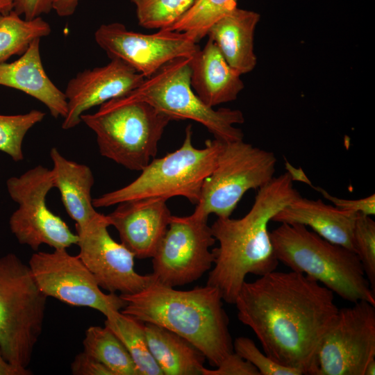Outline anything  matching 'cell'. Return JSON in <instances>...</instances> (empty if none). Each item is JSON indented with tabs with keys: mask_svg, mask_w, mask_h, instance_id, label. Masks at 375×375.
Segmentation results:
<instances>
[{
	"mask_svg": "<svg viewBox=\"0 0 375 375\" xmlns=\"http://www.w3.org/2000/svg\"><path fill=\"white\" fill-rule=\"evenodd\" d=\"M190 58L172 60L120 98L126 101H145L172 120L195 121L223 142L243 140V132L234 126L244 122L242 111L228 108L215 110L206 106L193 91Z\"/></svg>",
	"mask_w": 375,
	"mask_h": 375,
	"instance_id": "cell-8",
	"label": "cell"
},
{
	"mask_svg": "<svg viewBox=\"0 0 375 375\" xmlns=\"http://www.w3.org/2000/svg\"><path fill=\"white\" fill-rule=\"evenodd\" d=\"M12 10V0H0V13H7Z\"/></svg>",
	"mask_w": 375,
	"mask_h": 375,
	"instance_id": "cell-39",
	"label": "cell"
},
{
	"mask_svg": "<svg viewBox=\"0 0 375 375\" xmlns=\"http://www.w3.org/2000/svg\"><path fill=\"white\" fill-rule=\"evenodd\" d=\"M6 187L10 198L18 204L9 226L19 244L35 251L41 244L58 249L77 244V234L47 206V196L53 188L51 169L39 165L19 176L9 178Z\"/></svg>",
	"mask_w": 375,
	"mask_h": 375,
	"instance_id": "cell-10",
	"label": "cell"
},
{
	"mask_svg": "<svg viewBox=\"0 0 375 375\" xmlns=\"http://www.w3.org/2000/svg\"><path fill=\"white\" fill-rule=\"evenodd\" d=\"M375 358V305L359 301L339 308L319 342L308 374L364 375Z\"/></svg>",
	"mask_w": 375,
	"mask_h": 375,
	"instance_id": "cell-11",
	"label": "cell"
},
{
	"mask_svg": "<svg viewBox=\"0 0 375 375\" xmlns=\"http://www.w3.org/2000/svg\"><path fill=\"white\" fill-rule=\"evenodd\" d=\"M311 188L319 192L325 199L331 201L336 208L362 213L369 216L375 215V194L359 199H346L331 195L324 189L313 185Z\"/></svg>",
	"mask_w": 375,
	"mask_h": 375,
	"instance_id": "cell-33",
	"label": "cell"
},
{
	"mask_svg": "<svg viewBox=\"0 0 375 375\" xmlns=\"http://www.w3.org/2000/svg\"><path fill=\"white\" fill-rule=\"evenodd\" d=\"M276 162L272 151L243 140L224 142L193 213L206 218L210 214L230 217L248 190L259 189L274 177Z\"/></svg>",
	"mask_w": 375,
	"mask_h": 375,
	"instance_id": "cell-9",
	"label": "cell"
},
{
	"mask_svg": "<svg viewBox=\"0 0 375 375\" xmlns=\"http://www.w3.org/2000/svg\"><path fill=\"white\" fill-rule=\"evenodd\" d=\"M71 369L75 375H114L106 365L85 351L76 356Z\"/></svg>",
	"mask_w": 375,
	"mask_h": 375,
	"instance_id": "cell-34",
	"label": "cell"
},
{
	"mask_svg": "<svg viewBox=\"0 0 375 375\" xmlns=\"http://www.w3.org/2000/svg\"><path fill=\"white\" fill-rule=\"evenodd\" d=\"M260 18L258 12L237 6L214 22L208 31L206 36L240 75L251 72L256 65L253 38Z\"/></svg>",
	"mask_w": 375,
	"mask_h": 375,
	"instance_id": "cell-21",
	"label": "cell"
},
{
	"mask_svg": "<svg viewBox=\"0 0 375 375\" xmlns=\"http://www.w3.org/2000/svg\"><path fill=\"white\" fill-rule=\"evenodd\" d=\"M82 0H54L53 10L57 15L66 17L72 15Z\"/></svg>",
	"mask_w": 375,
	"mask_h": 375,
	"instance_id": "cell-36",
	"label": "cell"
},
{
	"mask_svg": "<svg viewBox=\"0 0 375 375\" xmlns=\"http://www.w3.org/2000/svg\"><path fill=\"white\" fill-rule=\"evenodd\" d=\"M47 297L28 265L15 253L0 257V349L13 366L27 370L42 333Z\"/></svg>",
	"mask_w": 375,
	"mask_h": 375,
	"instance_id": "cell-7",
	"label": "cell"
},
{
	"mask_svg": "<svg viewBox=\"0 0 375 375\" xmlns=\"http://www.w3.org/2000/svg\"><path fill=\"white\" fill-rule=\"evenodd\" d=\"M375 374V358L370 360L367 365L364 375H374Z\"/></svg>",
	"mask_w": 375,
	"mask_h": 375,
	"instance_id": "cell-40",
	"label": "cell"
},
{
	"mask_svg": "<svg viewBox=\"0 0 375 375\" xmlns=\"http://www.w3.org/2000/svg\"><path fill=\"white\" fill-rule=\"evenodd\" d=\"M234 304L238 319L253 331L264 353L302 374H308L339 310L330 290L292 270H274L245 281Z\"/></svg>",
	"mask_w": 375,
	"mask_h": 375,
	"instance_id": "cell-1",
	"label": "cell"
},
{
	"mask_svg": "<svg viewBox=\"0 0 375 375\" xmlns=\"http://www.w3.org/2000/svg\"><path fill=\"white\" fill-rule=\"evenodd\" d=\"M190 85L208 106L234 101L244 89L240 74L226 61L210 38L190 58Z\"/></svg>",
	"mask_w": 375,
	"mask_h": 375,
	"instance_id": "cell-19",
	"label": "cell"
},
{
	"mask_svg": "<svg viewBox=\"0 0 375 375\" xmlns=\"http://www.w3.org/2000/svg\"><path fill=\"white\" fill-rule=\"evenodd\" d=\"M28 266L37 285L47 297L72 306L89 307L105 316L120 311L126 305L120 296L103 293L79 256L70 255L66 249L36 252Z\"/></svg>",
	"mask_w": 375,
	"mask_h": 375,
	"instance_id": "cell-13",
	"label": "cell"
},
{
	"mask_svg": "<svg viewBox=\"0 0 375 375\" xmlns=\"http://www.w3.org/2000/svg\"><path fill=\"white\" fill-rule=\"evenodd\" d=\"M85 353L106 365L114 375H139L128 351L107 326H90L83 340Z\"/></svg>",
	"mask_w": 375,
	"mask_h": 375,
	"instance_id": "cell-26",
	"label": "cell"
},
{
	"mask_svg": "<svg viewBox=\"0 0 375 375\" xmlns=\"http://www.w3.org/2000/svg\"><path fill=\"white\" fill-rule=\"evenodd\" d=\"M51 32L49 24L42 17L28 20L12 10L0 13V64L12 56L22 55L33 41Z\"/></svg>",
	"mask_w": 375,
	"mask_h": 375,
	"instance_id": "cell-25",
	"label": "cell"
},
{
	"mask_svg": "<svg viewBox=\"0 0 375 375\" xmlns=\"http://www.w3.org/2000/svg\"><path fill=\"white\" fill-rule=\"evenodd\" d=\"M269 234L277 260L292 271L318 281L345 301L375 305V292L353 251L299 224L282 223Z\"/></svg>",
	"mask_w": 375,
	"mask_h": 375,
	"instance_id": "cell-4",
	"label": "cell"
},
{
	"mask_svg": "<svg viewBox=\"0 0 375 375\" xmlns=\"http://www.w3.org/2000/svg\"><path fill=\"white\" fill-rule=\"evenodd\" d=\"M96 43L110 59H118L144 78L172 60L192 57L199 49L188 33L160 30L144 34L126 28L122 23L101 24L94 33Z\"/></svg>",
	"mask_w": 375,
	"mask_h": 375,
	"instance_id": "cell-14",
	"label": "cell"
},
{
	"mask_svg": "<svg viewBox=\"0 0 375 375\" xmlns=\"http://www.w3.org/2000/svg\"><path fill=\"white\" fill-rule=\"evenodd\" d=\"M45 117L38 110L19 115H0V151L15 162L24 160L22 143L28 131Z\"/></svg>",
	"mask_w": 375,
	"mask_h": 375,
	"instance_id": "cell-29",
	"label": "cell"
},
{
	"mask_svg": "<svg viewBox=\"0 0 375 375\" xmlns=\"http://www.w3.org/2000/svg\"><path fill=\"white\" fill-rule=\"evenodd\" d=\"M182 145L160 158H153L140 176L127 185L92 199L94 208L108 207L119 203L144 199L165 200L180 196L197 205L202 186L215 169L223 141L207 140L205 147L192 144V128H185Z\"/></svg>",
	"mask_w": 375,
	"mask_h": 375,
	"instance_id": "cell-5",
	"label": "cell"
},
{
	"mask_svg": "<svg viewBox=\"0 0 375 375\" xmlns=\"http://www.w3.org/2000/svg\"><path fill=\"white\" fill-rule=\"evenodd\" d=\"M31 374V372L28 369H21L11 365L4 358L0 349V375H28Z\"/></svg>",
	"mask_w": 375,
	"mask_h": 375,
	"instance_id": "cell-37",
	"label": "cell"
},
{
	"mask_svg": "<svg viewBox=\"0 0 375 375\" xmlns=\"http://www.w3.org/2000/svg\"><path fill=\"white\" fill-rule=\"evenodd\" d=\"M150 351L163 374L203 375V353L181 335L151 323H144Z\"/></svg>",
	"mask_w": 375,
	"mask_h": 375,
	"instance_id": "cell-23",
	"label": "cell"
},
{
	"mask_svg": "<svg viewBox=\"0 0 375 375\" xmlns=\"http://www.w3.org/2000/svg\"><path fill=\"white\" fill-rule=\"evenodd\" d=\"M106 215L99 213L81 227H76L78 256L100 288L110 293H136L153 281L151 274L142 275L134 268V254L110 236Z\"/></svg>",
	"mask_w": 375,
	"mask_h": 375,
	"instance_id": "cell-15",
	"label": "cell"
},
{
	"mask_svg": "<svg viewBox=\"0 0 375 375\" xmlns=\"http://www.w3.org/2000/svg\"><path fill=\"white\" fill-rule=\"evenodd\" d=\"M54 0H12V10L25 19H33L49 14Z\"/></svg>",
	"mask_w": 375,
	"mask_h": 375,
	"instance_id": "cell-35",
	"label": "cell"
},
{
	"mask_svg": "<svg viewBox=\"0 0 375 375\" xmlns=\"http://www.w3.org/2000/svg\"><path fill=\"white\" fill-rule=\"evenodd\" d=\"M139 26L164 30L176 23L197 0H131Z\"/></svg>",
	"mask_w": 375,
	"mask_h": 375,
	"instance_id": "cell-28",
	"label": "cell"
},
{
	"mask_svg": "<svg viewBox=\"0 0 375 375\" xmlns=\"http://www.w3.org/2000/svg\"><path fill=\"white\" fill-rule=\"evenodd\" d=\"M233 351L253 365L260 375H301L299 370L281 365L257 347L254 342L247 337L237 338L233 343Z\"/></svg>",
	"mask_w": 375,
	"mask_h": 375,
	"instance_id": "cell-31",
	"label": "cell"
},
{
	"mask_svg": "<svg viewBox=\"0 0 375 375\" xmlns=\"http://www.w3.org/2000/svg\"><path fill=\"white\" fill-rule=\"evenodd\" d=\"M300 196L285 172L258 189L251 209L244 217H217L212 224L219 246L212 250L214 266L206 284L217 288L224 301L234 304L248 274L262 276L276 270L279 262L268 224L277 212Z\"/></svg>",
	"mask_w": 375,
	"mask_h": 375,
	"instance_id": "cell-2",
	"label": "cell"
},
{
	"mask_svg": "<svg viewBox=\"0 0 375 375\" xmlns=\"http://www.w3.org/2000/svg\"><path fill=\"white\" fill-rule=\"evenodd\" d=\"M215 241L208 218L194 213L172 215L152 257L153 281L174 288L198 280L212 268L214 255L210 247Z\"/></svg>",
	"mask_w": 375,
	"mask_h": 375,
	"instance_id": "cell-12",
	"label": "cell"
},
{
	"mask_svg": "<svg viewBox=\"0 0 375 375\" xmlns=\"http://www.w3.org/2000/svg\"><path fill=\"white\" fill-rule=\"evenodd\" d=\"M83 122L96 135L100 154L131 171H142L155 158L158 144L170 117L142 101L120 97L83 114Z\"/></svg>",
	"mask_w": 375,
	"mask_h": 375,
	"instance_id": "cell-6",
	"label": "cell"
},
{
	"mask_svg": "<svg viewBox=\"0 0 375 375\" xmlns=\"http://www.w3.org/2000/svg\"><path fill=\"white\" fill-rule=\"evenodd\" d=\"M355 253L362 266L372 290L375 291V222L358 212L353 231Z\"/></svg>",
	"mask_w": 375,
	"mask_h": 375,
	"instance_id": "cell-30",
	"label": "cell"
},
{
	"mask_svg": "<svg viewBox=\"0 0 375 375\" xmlns=\"http://www.w3.org/2000/svg\"><path fill=\"white\" fill-rule=\"evenodd\" d=\"M285 168L292 181H297L306 183L311 187L312 185L301 167L295 168L289 162L285 161Z\"/></svg>",
	"mask_w": 375,
	"mask_h": 375,
	"instance_id": "cell-38",
	"label": "cell"
},
{
	"mask_svg": "<svg viewBox=\"0 0 375 375\" xmlns=\"http://www.w3.org/2000/svg\"><path fill=\"white\" fill-rule=\"evenodd\" d=\"M167 200L144 198L117 204L106 215L118 231L121 243L135 258H152L168 228L172 214Z\"/></svg>",
	"mask_w": 375,
	"mask_h": 375,
	"instance_id": "cell-17",
	"label": "cell"
},
{
	"mask_svg": "<svg viewBox=\"0 0 375 375\" xmlns=\"http://www.w3.org/2000/svg\"><path fill=\"white\" fill-rule=\"evenodd\" d=\"M50 157L53 188L58 190L62 204L76 222V227L86 225L99 213L92 203L91 190L94 179L91 169L67 159L56 147L51 148Z\"/></svg>",
	"mask_w": 375,
	"mask_h": 375,
	"instance_id": "cell-22",
	"label": "cell"
},
{
	"mask_svg": "<svg viewBox=\"0 0 375 375\" xmlns=\"http://www.w3.org/2000/svg\"><path fill=\"white\" fill-rule=\"evenodd\" d=\"M121 312L162 326L200 350L212 367L233 351L228 317L219 290L207 285L178 290L153 281L143 290L120 294Z\"/></svg>",
	"mask_w": 375,
	"mask_h": 375,
	"instance_id": "cell-3",
	"label": "cell"
},
{
	"mask_svg": "<svg viewBox=\"0 0 375 375\" xmlns=\"http://www.w3.org/2000/svg\"><path fill=\"white\" fill-rule=\"evenodd\" d=\"M357 214L326 204L322 199L300 196L277 212L272 221L308 226L324 239L354 252L353 231Z\"/></svg>",
	"mask_w": 375,
	"mask_h": 375,
	"instance_id": "cell-20",
	"label": "cell"
},
{
	"mask_svg": "<svg viewBox=\"0 0 375 375\" xmlns=\"http://www.w3.org/2000/svg\"><path fill=\"white\" fill-rule=\"evenodd\" d=\"M203 375H260L250 362L233 351L215 369H203Z\"/></svg>",
	"mask_w": 375,
	"mask_h": 375,
	"instance_id": "cell-32",
	"label": "cell"
},
{
	"mask_svg": "<svg viewBox=\"0 0 375 375\" xmlns=\"http://www.w3.org/2000/svg\"><path fill=\"white\" fill-rule=\"evenodd\" d=\"M40 39L31 42L19 58L0 64V85L19 90L42 103L55 118L67 113L65 93L46 73L40 51Z\"/></svg>",
	"mask_w": 375,
	"mask_h": 375,
	"instance_id": "cell-18",
	"label": "cell"
},
{
	"mask_svg": "<svg viewBox=\"0 0 375 375\" xmlns=\"http://www.w3.org/2000/svg\"><path fill=\"white\" fill-rule=\"evenodd\" d=\"M144 80V77L118 59L106 65L87 69L71 78L64 92L67 113L62 128L70 129L81 122V116L90 108L127 94Z\"/></svg>",
	"mask_w": 375,
	"mask_h": 375,
	"instance_id": "cell-16",
	"label": "cell"
},
{
	"mask_svg": "<svg viewBox=\"0 0 375 375\" xmlns=\"http://www.w3.org/2000/svg\"><path fill=\"white\" fill-rule=\"evenodd\" d=\"M236 7L237 0H197L176 23L162 31L186 33L198 43L214 22Z\"/></svg>",
	"mask_w": 375,
	"mask_h": 375,
	"instance_id": "cell-27",
	"label": "cell"
},
{
	"mask_svg": "<svg viewBox=\"0 0 375 375\" xmlns=\"http://www.w3.org/2000/svg\"><path fill=\"white\" fill-rule=\"evenodd\" d=\"M106 317L105 326L122 342L139 375H163L149 348L144 324L121 311H113Z\"/></svg>",
	"mask_w": 375,
	"mask_h": 375,
	"instance_id": "cell-24",
	"label": "cell"
}]
</instances>
